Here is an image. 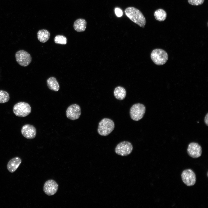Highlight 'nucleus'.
Masks as SVG:
<instances>
[{
  "label": "nucleus",
  "mask_w": 208,
  "mask_h": 208,
  "mask_svg": "<svg viewBox=\"0 0 208 208\" xmlns=\"http://www.w3.org/2000/svg\"><path fill=\"white\" fill-rule=\"evenodd\" d=\"M204 0H188L189 3L194 5H198L202 4Z\"/></svg>",
  "instance_id": "412c9836"
},
{
  "label": "nucleus",
  "mask_w": 208,
  "mask_h": 208,
  "mask_svg": "<svg viewBox=\"0 0 208 208\" xmlns=\"http://www.w3.org/2000/svg\"><path fill=\"white\" fill-rule=\"evenodd\" d=\"M114 127L115 124L112 120L104 118L99 123L97 132L101 136H106L113 131Z\"/></svg>",
  "instance_id": "f03ea898"
},
{
  "label": "nucleus",
  "mask_w": 208,
  "mask_h": 208,
  "mask_svg": "<svg viewBox=\"0 0 208 208\" xmlns=\"http://www.w3.org/2000/svg\"><path fill=\"white\" fill-rule=\"evenodd\" d=\"M13 111L16 116L23 117L27 116L30 113L31 108L28 103L20 102L16 103L14 105Z\"/></svg>",
  "instance_id": "39448f33"
},
{
  "label": "nucleus",
  "mask_w": 208,
  "mask_h": 208,
  "mask_svg": "<svg viewBox=\"0 0 208 208\" xmlns=\"http://www.w3.org/2000/svg\"><path fill=\"white\" fill-rule=\"evenodd\" d=\"M37 37L40 42L44 43L47 42L49 39L50 37V34L49 31L46 29H40L37 32Z\"/></svg>",
  "instance_id": "2eb2a0df"
},
{
  "label": "nucleus",
  "mask_w": 208,
  "mask_h": 208,
  "mask_svg": "<svg viewBox=\"0 0 208 208\" xmlns=\"http://www.w3.org/2000/svg\"><path fill=\"white\" fill-rule=\"evenodd\" d=\"M114 94L116 99L119 100H122L125 98L126 91L123 87L118 86L115 88Z\"/></svg>",
  "instance_id": "dca6fc26"
},
{
  "label": "nucleus",
  "mask_w": 208,
  "mask_h": 208,
  "mask_svg": "<svg viewBox=\"0 0 208 208\" xmlns=\"http://www.w3.org/2000/svg\"><path fill=\"white\" fill-rule=\"evenodd\" d=\"M10 99L9 93L6 91L0 90V103H4L8 102Z\"/></svg>",
  "instance_id": "6ab92c4d"
},
{
  "label": "nucleus",
  "mask_w": 208,
  "mask_h": 208,
  "mask_svg": "<svg viewBox=\"0 0 208 208\" xmlns=\"http://www.w3.org/2000/svg\"><path fill=\"white\" fill-rule=\"evenodd\" d=\"M146 110V107L144 104L140 103L135 104L130 109V117L134 121H139L144 117Z\"/></svg>",
  "instance_id": "20e7f679"
},
{
  "label": "nucleus",
  "mask_w": 208,
  "mask_h": 208,
  "mask_svg": "<svg viewBox=\"0 0 208 208\" xmlns=\"http://www.w3.org/2000/svg\"><path fill=\"white\" fill-rule=\"evenodd\" d=\"M187 152L189 156L192 158H197L200 157L202 155V147L197 143L192 142L188 145Z\"/></svg>",
  "instance_id": "9d476101"
},
{
  "label": "nucleus",
  "mask_w": 208,
  "mask_h": 208,
  "mask_svg": "<svg viewBox=\"0 0 208 208\" xmlns=\"http://www.w3.org/2000/svg\"><path fill=\"white\" fill-rule=\"evenodd\" d=\"M208 113H207V114L206 115L205 118H204V122L205 124V125L207 126H208Z\"/></svg>",
  "instance_id": "5701e85b"
},
{
  "label": "nucleus",
  "mask_w": 208,
  "mask_h": 208,
  "mask_svg": "<svg viewBox=\"0 0 208 208\" xmlns=\"http://www.w3.org/2000/svg\"><path fill=\"white\" fill-rule=\"evenodd\" d=\"M22 135L27 139H32L34 138L36 134V130L35 127L30 124H26L23 125L21 129Z\"/></svg>",
  "instance_id": "f8f14e48"
},
{
  "label": "nucleus",
  "mask_w": 208,
  "mask_h": 208,
  "mask_svg": "<svg viewBox=\"0 0 208 208\" xmlns=\"http://www.w3.org/2000/svg\"><path fill=\"white\" fill-rule=\"evenodd\" d=\"M81 113L79 106L76 104H74L68 107L66 111V115L68 119L73 120L78 119L80 116Z\"/></svg>",
  "instance_id": "1a4fd4ad"
},
{
  "label": "nucleus",
  "mask_w": 208,
  "mask_h": 208,
  "mask_svg": "<svg viewBox=\"0 0 208 208\" xmlns=\"http://www.w3.org/2000/svg\"><path fill=\"white\" fill-rule=\"evenodd\" d=\"M21 161V159L18 157H15L11 159L7 165L8 171L11 173L14 172L18 168Z\"/></svg>",
  "instance_id": "ddd939ff"
},
{
  "label": "nucleus",
  "mask_w": 208,
  "mask_h": 208,
  "mask_svg": "<svg viewBox=\"0 0 208 208\" xmlns=\"http://www.w3.org/2000/svg\"><path fill=\"white\" fill-rule=\"evenodd\" d=\"M115 12L116 15L118 17H121L122 15V10L119 8H116L115 10Z\"/></svg>",
  "instance_id": "4be33fe9"
},
{
  "label": "nucleus",
  "mask_w": 208,
  "mask_h": 208,
  "mask_svg": "<svg viewBox=\"0 0 208 208\" xmlns=\"http://www.w3.org/2000/svg\"><path fill=\"white\" fill-rule=\"evenodd\" d=\"M181 177L183 182L187 186H193L196 183V175L191 169H187L183 171Z\"/></svg>",
  "instance_id": "6e6552de"
},
{
  "label": "nucleus",
  "mask_w": 208,
  "mask_h": 208,
  "mask_svg": "<svg viewBox=\"0 0 208 208\" xmlns=\"http://www.w3.org/2000/svg\"><path fill=\"white\" fill-rule=\"evenodd\" d=\"M151 57L155 64L161 65L166 62L168 59V55L167 52L164 50L157 49L152 51Z\"/></svg>",
  "instance_id": "7ed1b4c3"
},
{
  "label": "nucleus",
  "mask_w": 208,
  "mask_h": 208,
  "mask_svg": "<svg viewBox=\"0 0 208 208\" xmlns=\"http://www.w3.org/2000/svg\"><path fill=\"white\" fill-rule=\"evenodd\" d=\"M58 187V185L55 181L50 179L44 183L43 188V191L47 195H53L57 192Z\"/></svg>",
  "instance_id": "9b49d317"
},
{
  "label": "nucleus",
  "mask_w": 208,
  "mask_h": 208,
  "mask_svg": "<svg viewBox=\"0 0 208 208\" xmlns=\"http://www.w3.org/2000/svg\"><path fill=\"white\" fill-rule=\"evenodd\" d=\"M154 16L156 20L159 21H162L166 19L167 16V14L164 10L159 9L155 11Z\"/></svg>",
  "instance_id": "a211bd4d"
},
{
  "label": "nucleus",
  "mask_w": 208,
  "mask_h": 208,
  "mask_svg": "<svg viewBox=\"0 0 208 208\" xmlns=\"http://www.w3.org/2000/svg\"><path fill=\"white\" fill-rule=\"evenodd\" d=\"M54 41L55 43L65 45L67 44V40L64 36L59 35L55 37Z\"/></svg>",
  "instance_id": "aec40b11"
},
{
  "label": "nucleus",
  "mask_w": 208,
  "mask_h": 208,
  "mask_svg": "<svg viewBox=\"0 0 208 208\" xmlns=\"http://www.w3.org/2000/svg\"><path fill=\"white\" fill-rule=\"evenodd\" d=\"M47 84L49 88L53 91H57L60 89V86L56 79L51 77L48 79L47 81Z\"/></svg>",
  "instance_id": "f3484780"
},
{
  "label": "nucleus",
  "mask_w": 208,
  "mask_h": 208,
  "mask_svg": "<svg viewBox=\"0 0 208 208\" xmlns=\"http://www.w3.org/2000/svg\"><path fill=\"white\" fill-rule=\"evenodd\" d=\"M126 16L132 21L140 27L144 28L146 21L142 12L133 7L127 8L125 10Z\"/></svg>",
  "instance_id": "f257e3e1"
},
{
  "label": "nucleus",
  "mask_w": 208,
  "mask_h": 208,
  "mask_svg": "<svg viewBox=\"0 0 208 208\" xmlns=\"http://www.w3.org/2000/svg\"><path fill=\"white\" fill-rule=\"evenodd\" d=\"M15 57L18 63L23 67L28 66L32 60L31 55L23 50H19L16 52L15 54Z\"/></svg>",
  "instance_id": "423d86ee"
},
{
  "label": "nucleus",
  "mask_w": 208,
  "mask_h": 208,
  "mask_svg": "<svg viewBox=\"0 0 208 208\" xmlns=\"http://www.w3.org/2000/svg\"><path fill=\"white\" fill-rule=\"evenodd\" d=\"M87 22L83 18H79L76 20L73 24V28L75 31L78 32H83L85 31L86 27Z\"/></svg>",
  "instance_id": "4468645a"
},
{
  "label": "nucleus",
  "mask_w": 208,
  "mask_h": 208,
  "mask_svg": "<svg viewBox=\"0 0 208 208\" xmlns=\"http://www.w3.org/2000/svg\"><path fill=\"white\" fill-rule=\"evenodd\" d=\"M133 146L130 142L124 141L118 143L115 148V151L117 154L122 156H127L132 152Z\"/></svg>",
  "instance_id": "0eeeda50"
}]
</instances>
